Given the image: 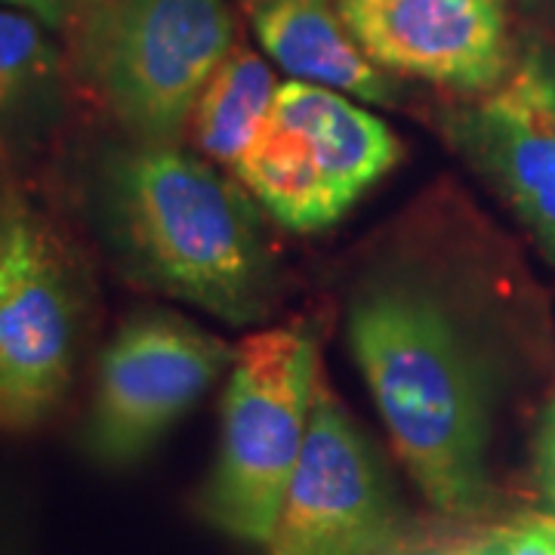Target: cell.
<instances>
[{
	"label": "cell",
	"mask_w": 555,
	"mask_h": 555,
	"mask_svg": "<svg viewBox=\"0 0 555 555\" xmlns=\"http://www.w3.org/2000/svg\"><path fill=\"white\" fill-rule=\"evenodd\" d=\"M177 142H133L105 160L96 210L124 272L235 327L272 312L278 269L250 192Z\"/></svg>",
	"instance_id": "1"
},
{
	"label": "cell",
	"mask_w": 555,
	"mask_h": 555,
	"mask_svg": "<svg viewBox=\"0 0 555 555\" xmlns=\"http://www.w3.org/2000/svg\"><path fill=\"white\" fill-rule=\"evenodd\" d=\"M349 346L408 476L444 518L485 513L488 379L454 312L420 281L386 278L349 306Z\"/></svg>",
	"instance_id": "2"
},
{
	"label": "cell",
	"mask_w": 555,
	"mask_h": 555,
	"mask_svg": "<svg viewBox=\"0 0 555 555\" xmlns=\"http://www.w3.org/2000/svg\"><path fill=\"white\" fill-rule=\"evenodd\" d=\"M318 377L315 334L299 321L241 339L222 398L217 463L201 494L214 528L269 543L306 444Z\"/></svg>",
	"instance_id": "3"
},
{
	"label": "cell",
	"mask_w": 555,
	"mask_h": 555,
	"mask_svg": "<svg viewBox=\"0 0 555 555\" xmlns=\"http://www.w3.org/2000/svg\"><path fill=\"white\" fill-rule=\"evenodd\" d=\"M235 31L225 0H96L83 7L80 68L133 142H177Z\"/></svg>",
	"instance_id": "4"
},
{
	"label": "cell",
	"mask_w": 555,
	"mask_h": 555,
	"mask_svg": "<svg viewBox=\"0 0 555 555\" xmlns=\"http://www.w3.org/2000/svg\"><path fill=\"white\" fill-rule=\"evenodd\" d=\"M272 555H414L416 531L377 444L331 383L318 377L309 433L275 531Z\"/></svg>",
	"instance_id": "5"
},
{
	"label": "cell",
	"mask_w": 555,
	"mask_h": 555,
	"mask_svg": "<svg viewBox=\"0 0 555 555\" xmlns=\"http://www.w3.org/2000/svg\"><path fill=\"white\" fill-rule=\"evenodd\" d=\"M78 275L50 225L0 214V426L31 429L72 386L80 343Z\"/></svg>",
	"instance_id": "6"
},
{
	"label": "cell",
	"mask_w": 555,
	"mask_h": 555,
	"mask_svg": "<svg viewBox=\"0 0 555 555\" xmlns=\"http://www.w3.org/2000/svg\"><path fill=\"white\" fill-rule=\"evenodd\" d=\"M235 349L170 312L130 318L102 352L87 423L90 454L105 466L137 463L232 367Z\"/></svg>",
	"instance_id": "7"
},
{
	"label": "cell",
	"mask_w": 555,
	"mask_h": 555,
	"mask_svg": "<svg viewBox=\"0 0 555 555\" xmlns=\"http://www.w3.org/2000/svg\"><path fill=\"white\" fill-rule=\"evenodd\" d=\"M383 72L454 93H491L509 72L506 0H337Z\"/></svg>",
	"instance_id": "8"
},
{
	"label": "cell",
	"mask_w": 555,
	"mask_h": 555,
	"mask_svg": "<svg viewBox=\"0 0 555 555\" xmlns=\"http://www.w3.org/2000/svg\"><path fill=\"white\" fill-rule=\"evenodd\" d=\"M444 130L555 259V124L525 72L454 112Z\"/></svg>",
	"instance_id": "9"
},
{
	"label": "cell",
	"mask_w": 555,
	"mask_h": 555,
	"mask_svg": "<svg viewBox=\"0 0 555 555\" xmlns=\"http://www.w3.org/2000/svg\"><path fill=\"white\" fill-rule=\"evenodd\" d=\"M254 31L284 75L346 93L364 105H392L389 72L352 38L334 0H257Z\"/></svg>",
	"instance_id": "10"
},
{
	"label": "cell",
	"mask_w": 555,
	"mask_h": 555,
	"mask_svg": "<svg viewBox=\"0 0 555 555\" xmlns=\"http://www.w3.org/2000/svg\"><path fill=\"white\" fill-rule=\"evenodd\" d=\"M272 118L306 139L346 207H352L401 158V142L374 112L327 87L302 80L281 83Z\"/></svg>",
	"instance_id": "11"
},
{
	"label": "cell",
	"mask_w": 555,
	"mask_h": 555,
	"mask_svg": "<svg viewBox=\"0 0 555 555\" xmlns=\"http://www.w3.org/2000/svg\"><path fill=\"white\" fill-rule=\"evenodd\" d=\"M232 173L250 198L291 232H321L349 210L318 167L306 139L272 115L235 160Z\"/></svg>",
	"instance_id": "12"
},
{
	"label": "cell",
	"mask_w": 555,
	"mask_h": 555,
	"mask_svg": "<svg viewBox=\"0 0 555 555\" xmlns=\"http://www.w3.org/2000/svg\"><path fill=\"white\" fill-rule=\"evenodd\" d=\"M278 87L272 65L257 50L235 43L195 102L185 130L192 145L207 160L232 170L266 127Z\"/></svg>",
	"instance_id": "13"
},
{
	"label": "cell",
	"mask_w": 555,
	"mask_h": 555,
	"mask_svg": "<svg viewBox=\"0 0 555 555\" xmlns=\"http://www.w3.org/2000/svg\"><path fill=\"white\" fill-rule=\"evenodd\" d=\"M60 80V53L38 16L0 10V133L43 108Z\"/></svg>",
	"instance_id": "14"
},
{
	"label": "cell",
	"mask_w": 555,
	"mask_h": 555,
	"mask_svg": "<svg viewBox=\"0 0 555 555\" xmlns=\"http://www.w3.org/2000/svg\"><path fill=\"white\" fill-rule=\"evenodd\" d=\"M503 555H555V518L525 516L500 528Z\"/></svg>",
	"instance_id": "15"
},
{
	"label": "cell",
	"mask_w": 555,
	"mask_h": 555,
	"mask_svg": "<svg viewBox=\"0 0 555 555\" xmlns=\"http://www.w3.org/2000/svg\"><path fill=\"white\" fill-rule=\"evenodd\" d=\"M521 72L531 80L537 100L555 124V56H531V60H525Z\"/></svg>",
	"instance_id": "16"
},
{
	"label": "cell",
	"mask_w": 555,
	"mask_h": 555,
	"mask_svg": "<svg viewBox=\"0 0 555 555\" xmlns=\"http://www.w3.org/2000/svg\"><path fill=\"white\" fill-rule=\"evenodd\" d=\"M540 460H543V478L546 488L555 500V404L546 414V426H543V438H540Z\"/></svg>",
	"instance_id": "17"
},
{
	"label": "cell",
	"mask_w": 555,
	"mask_h": 555,
	"mask_svg": "<svg viewBox=\"0 0 555 555\" xmlns=\"http://www.w3.org/2000/svg\"><path fill=\"white\" fill-rule=\"evenodd\" d=\"M3 3L25 7L31 16H38L40 22H50V25H60L62 22V0H3Z\"/></svg>",
	"instance_id": "18"
},
{
	"label": "cell",
	"mask_w": 555,
	"mask_h": 555,
	"mask_svg": "<svg viewBox=\"0 0 555 555\" xmlns=\"http://www.w3.org/2000/svg\"><path fill=\"white\" fill-rule=\"evenodd\" d=\"M441 555H503V546H500V537L491 534L478 543H469L463 550H454V553H441Z\"/></svg>",
	"instance_id": "19"
},
{
	"label": "cell",
	"mask_w": 555,
	"mask_h": 555,
	"mask_svg": "<svg viewBox=\"0 0 555 555\" xmlns=\"http://www.w3.org/2000/svg\"><path fill=\"white\" fill-rule=\"evenodd\" d=\"M90 3H96V0H80V7H90Z\"/></svg>",
	"instance_id": "20"
},
{
	"label": "cell",
	"mask_w": 555,
	"mask_h": 555,
	"mask_svg": "<svg viewBox=\"0 0 555 555\" xmlns=\"http://www.w3.org/2000/svg\"><path fill=\"white\" fill-rule=\"evenodd\" d=\"M244 3H247V7H250V3H257V0H244Z\"/></svg>",
	"instance_id": "21"
}]
</instances>
